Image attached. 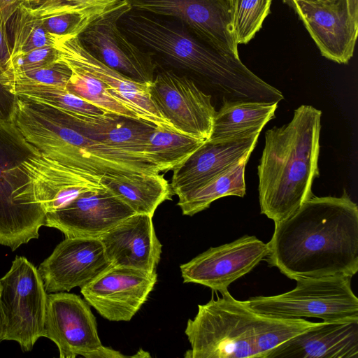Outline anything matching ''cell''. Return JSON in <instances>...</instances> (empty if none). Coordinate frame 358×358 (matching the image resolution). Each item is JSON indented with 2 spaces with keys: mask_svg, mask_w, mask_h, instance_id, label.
<instances>
[{
  "mask_svg": "<svg viewBox=\"0 0 358 358\" xmlns=\"http://www.w3.org/2000/svg\"><path fill=\"white\" fill-rule=\"evenodd\" d=\"M265 260L293 280L352 278L358 271V207L341 196H315L275 222Z\"/></svg>",
  "mask_w": 358,
  "mask_h": 358,
  "instance_id": "obj_1",
  "label": "cell"
},
{
  "mask_svg": "<svg viewBox=\"0 0 358 358\" xmlns=\"http://www.w3.org/2000/svg\"><path fill=\"white\" fill-rule=\"evenodd\" d=\"M120 29L139 48L164 64L183 71L225 101L279 103L280 91L264 81L238 55L223 52L194 36L179 20L131 9L119 20Z\"/></svg>",
  "mask_w": 358,
  "mask_h": 358,
  "instance_id": "obj_2",
  "label": "cell"
},
{
  "mask_svg": "<svg viewBox=\"0 0 358 358\" xmlns=\"http://www.w3.org/2000/svg\"><path fill=\"white\" fill-rule=\"evenodd\" d=\"M322 111L309 105L294 110L290 122L265 133L257 166L261 213L274 223L294 213L313 195L319 177Z\"/></svg>",
  "mask_w": 358,
  "mask_h": 358,
  "instance_id": "obj_3",
  "label": "cell"
},
{
  "mask_svg": "<svg viewBox=\"0 0 358 358\" xmlns=\"http://www.w3.org/2000/svg\"><path fill=\"white\" fill-rule=\"evenodd\" d=\"M198 305L185 333L191 345L185 358H267L278 345L318 322L257 313L229 291Z\"/></svg>",
  "mask_w": 358,
  "mask_h": 358,
  "instance_id": "obj_4",
  "label": "cell"
},
{
  "mask_svg": "<svg viewBox=\"0 0 358 358\" xmlns=\"http://www.w3.org/2000/svg\"><path fill=\"white\" fill-rule=\"evenodd\" d=\"M13 122L41 152L101 183L104 176L157 174L145 156L108 146L81 132L75 115L18 97Z\"/></svg>",
  "mask_w": 358,
  "mask_h": 358,
  "instance_id": "obj_5",
  "label": "cell"
},
{
  "mask_svg": "<svg viewBox=\"0 0 358 358\" xmlns=\"http://www.w3.org/2000/svg\"><path fill=\"white\" fill-rule=\"evenodd\" d=\"M38 150L13 122L0 121V244L13 251L38 238L46 213L23 166Z\"/></svg>",
  "mask_w": 358,
  "mask_h": 358,
  "instance_id": "obj_6",
  "label": "cell"
},
{
  "mask_svg": "<svg viewBox=\"0 0 358 358\" xmlns=\"http://www.w3.org/2000/svg\"><path fill=\"white\" fill-rule=\"evenodd\" d=\"M351 278L328 276L296 280L287 292L247 300L255 312L278 317H317L323 322H358V298Z\"/></svg>",
  "mask_w": 358,
  "mask_h": 358,
  "instance_id": "obj_7",
  "label": "cell"
},
{
  "mask_svg": "<svg viewBox=\"0 0 358 358\" xmlns=\"http://www.w3.org/2000/svg\"><path fill=\"white\" fill-rule=\"evenodd\" d=\"M47 292L38 268L24 257L16 256L0 279L2 340L14 341L30 351L43 336Z\"/></svg>",
  "mask_w": 358,
  "mask_h": 358,
  "instance_id": "obj_8",
  "label": "cell"
},
{
  "mask_svg": "<svg viewBox=\"0 0 358 358\" xmlns=\"http://www.w3.org/2000/svg\"><path fill=\"white\" fill-rule=\"evenodd\" d=\"M43 336L56 344L60 358L126 357L102 345L90 305L72 293L47 295Z\"/></svg>",
  "mask_w": 358,
  "mask_h": 358,
  "instance_id": "obj_9",
  "label": "cell"
},
{
  "mask_svg": "<svg viewBox=\"0 0 358 358\" xmlns=\"http://www.w3.org/2000/svg\"><path fill=\"white\" fill-rule=\"evenodd\" d=\"M131 9L127 0H121L91 22L78 37L92 56L108 67L133 80L150 84L157 63L118 25L121 17Z\"/></svg>",
  "mask_w": 358,
  "mask_h": 358,
  "instance_id": "obj_10",
  "label": "cell"
},
{
  "mask_svg": "<svg viewBox=\"0 0 358 358\" xmlns=\"http://www.w3.org/2000/svg\"><path fill=\"white\" fill-rule=\"evenodd\" d=\"M148 92L152 102L175 130L209 139L216 110L212 96L192 79L164 69L155 73Z\"/></svg>",
  "mask_w": 358,
  "mask_h": 358,
  "instance_id": "obj_11",
  "label": "cell"
},
{
  "mask_svg": "<svg viewBox=\"0 0 358 358\" xmlns=\"http://www.w3.org/2000/svg\"><path fill=\"white\" fill-rule=\"evenodd\" d=\"M131 8L181 22L212 48L238 55L231 24V0H127Z\"/></svg>",
  "mask_w": 358,
  "mask_h": 358,
  "instance_id": "obj_12",
  "label": "cell"
},
{
  "mask_svg": "<svg viewBox=\"0 0 358 358\" xmlns=\"http://www.w3.org/2000/svg\"><path fill=\"white\" fill-rule=\"evenodd\" d=\"M268 245L255 236L242 237L210 248L180 265L184 282L197 283L220 294L265 259Z\"/></svg>",
  "mask_w": 358,
  "mask_h": 358,
  "instance_id": "obj_13",
  "label": "cell"
},
{
  "mask_svg": "<svg viewBox=\"0 0 358 358\" xmlns=\"http://www.w3.org/2000/svg\"><path fill=\"white\" fill-rule=\"evenodd\" d=\"M55 46L60 59L69 66L98 79L113 98L134 111L141 121L154 127L175 130L152 102L149 84L133 80L108 67L92 56L78 36L57 38Z\"/></svg>",
  "mask_w": 358,
  "mask_h": 358,
  "instance_id": "obj_14",
  "label": "cell"
},
{
  "mask_svg": "<svg viewBox=\"0 0 358 358\" xmlns=\"http://www.w3.org/2000/svg\"><path fill=\"white\" fill-rule=\"evenodd\" d=\"M156 272L112 266L80 288L87 303L110 321H129L157 282Z\"/></svg>",
  "mask_w": 358,
  "mask_h": 358,
  "instance_id": "obj_15",
  "label": "cell"
},
{
  "mask_svg": "<svg viewBox=\"0 0 358 358\" xmlns=\"http://www.w3.org/2000/svg\"><path fill=\"white\" fill-rule=\"evenodd\" d=\"M315 41L321 54L338 64L353 57L358 19L351 16L345 0H294L288 2Z\"/></svg>",
  "mask_w": 358,
  "mask_h": 358,
  "instance_id": "obj_16",
  "label": "cell"
},
{
  "mask_svg": "<svg viewBox=\"0 0 358 358\" xmlns=\"http://www.w3.org/2000/svg\"><path fill=\"white\" fill-rule=\"evenodd\" d=\"M136 213L103 185L87 189L62 208L46 213L45 226L66 238H95Z\"/></svg>",
  "mask_w": 358,
  "mask_h": 358,
  "instance_id": "obj_17",
  "label": "cell"
},
{
  "mask_svg": "<svg viewBox=\"0 0 358 358\" xmlns=\"http://www.w3.org/2000/svg\"><path fill=\"white\" fill-rule=\"evenodd\" d=\"M112 267L99 238H66L38 266L47 293L87 285Z\"/></svg>",
  "mask_w": 358,
  "mask_h": 358,
  "instance_id": "obj_18",
  "label": "cell"
},
{
  "mask_svg": "<svg viewBox=\"0 0 358 358\" xmlns=\"http://www.w3.org/2000/svg\"><path fill=\"white\" fill-rule=\"evenodd\" d=\"M264 127H256L238 136L206 140L182 164L173 169L170 184L179 196L205 183L243 159L250 157Z\"/></svg>",
  "mask_w": 358,
  "mask_h": 358,
  "instance_id": "obj_19",
  "label": "cell"
},
{
  "mask_svg": "<svg viewBox=\"0 0 358 358\" xmlns=\"http://www.w3.org/2000/svg\"><path fill=\"white\" fill-rule=\"evenodd\" d=\"M112 266L156 272L162 253L152 217L134 213L98 238Z\"/></svg>",
  "mask_w": 358,
  "mask_h": 358,
  "instance_id": "obj_20",
  "label": "cell"
},
{
  "mask_svg": "<svg viewBox=\"0 0 358 358\" xmlns=\"http://www.w3.org/2000/svg\"><path fill=\"white\" fill-rule=\"evenodd\" d=\"M358 358V322H322L274 348L267 358Z\"/></svg>",
  "mask_w": 358,
  "mask_h": 358,
  "instance_id": "obj_21",
  "label": "cell"
},
{
  "mask_svg": "<svg viewBox=\"0 0 358 358\" xmlns=\"http://www.w3.org/2000/svg\"><path fill=\"white\" fill-rule=\"evenodd\" d=\"M101 183L136 213L152 217L173 195L170 184L159 173L104 176Z\"/></svg>",
  "mask_w": 358,
  "mask_h": 358,
  "instance_id": "obj_22",
  "label": "cell"
},
{
  "mask_svg": "<svg viewBox=\"0 0 358 358\" xmlns=\"http://www.w3.org/2000/svg\"><path fill=\"white\" fill-rule=\"evenodd\" d=\"M278 103L225 101L216 111L209 139L231 138L256 127H264L275 117Z\"/></svg>",
  "mask_w": 358,
  "mask_h": 358,
  "instance_id": "obj_23",
  "label": "cell"
},
{
  "mask_svg": "<svg viewBox=\"0 0 358 358\" xmlns=\"http://www.w3.org/2000/svg\"><path fill=\"white\" fill-rule=\"evenodd\" d=\"M249 158L245 157L201 185L178 196V206L182 214L194 215L224 196L243 197L246 193L245 171Z\"/></svg>",
  "mask_w": 358,
  "mask_h": 358,
  "instance_id": "obj_24",
  "label": "cell"
},
{
  "mask_svg": "<svg viewBox=\"0 0 358 358\" xmlns=\"http://www.w3.org/2000/svg\"><path fill=\"white\" fill-rule=\"evenodd\" d=\"M155 127L136 120L113 115L87 124L82 132L108 146L147 157L145 149Z\"/></svg>",
  "mask_w": 358,
  "mask_h": 358,
  "instance_id": "obj_25",
  "label": "cell"
},
{
  "mask_svg": "<svg viewBox=\"0 0 358 358\" xmlns=\"http://www.w3.org/2000/svg\"><path fill=\"white\" fill-rule=\"evenodd\" d=\"M206 141L167 127H155L148 138L145 155L161 172L167 171L182 164Z\"/></svg>",
  "mask_w": 358,
  "mask_h": 358,
  "instance_id": "obj_26",
  "label": "cell"
},
{
  "mask_svg": "<svg viewBox=\"0 0 358 358\" xmlns=\"http://www.w3.org/2000/svg\"><path fill=\"white\" fill-rule=\"evenodd\" d=\"M3 86L19 98L48 104L74 115L89 117L111 115L69 92L65 86L43 84H7Z\"/></svg>",
  "mask_w": 358,
  "mask_h": 358,
  "instance_id": "obj_27",
  "label": "cell"
},
{
  "mask_svg": "<svg viewBox=\"0 0 358 358\" xmlns=\"http://www.w3.org/2000/svg\"><path fill=\"white\" fill-rule=\"evenodd\" d=\"M9 20L12 22L11 58L39 48L55 45L57 38L46 30L41 18L22 4Z\"/></svg>",
  "mask_w": 358,
  "mask_h": 358,
  "instance_id": "obj_28",
  "label": "cell"
},
{
  "mask_svg": "<svg viewBox=\"0 0 358 358\" xmlns=\"http://www.w3.org/2000/svg\"><path fill=\"white\" fill-rule=\"evenodd\" d=\"M70 69L72 74L65 86L67 91L108 113L143 122L134 111L113 98L98 79L77 69Z\"/></svg>",
  "mask_w": 358,
  "mask_h": 358,
  "instance_id": "obj_29",
  "label": "cell"
},
{
  "mask_svg": "<svg viewBox=\"0 0 358 358\" xmlns=\"http://www.w3.org/2000/svg\"><path fill=\"white\" fill-rule=\"evenodd\" d=\"M110 7L83 6L36 16L41 18L46 30L57 39L71 38L78 36L91 22Z\"/></svg>",
  "mask_w": 358,
  "mask_h": 358,
  "instance_id": "obj_30",
  "label": "cell"
},
{
  "mask_svg": "<svg viewBox=\"0 0 358 358\" xmlns=\"http://www.w3.org/2000/svg\"><path fill=\"white\" fill-rule=\"evenodd\" d=\"M272 0H231V24L237 44H247L260 30Z\"/></svg>",
  "mask_w": 358,
  "mask_h": 358,
  "instance_id": "obj_31",
  "label": "cell"
},
{
  "mask_svg": "<svg viewBox=\"0 0 358 358\" xmlns=\"http://www.w3.org/2000/svg\"><path fill=\"white\" fill-rule=\"evenodd\" d=\"M72 74L70 67L61 59L45 68L18 73L3 71L0 82L7 84H43L66 86Z\"/></svg>",
  "mask_w": 358,
  "mask_h": 358,
  "instance_id": "obj_32",
  "label": "cell"
},
{
  "mask_svg": "<svg viewBox=\"0 0 358 358\" xmlns=\"http://www.w3.org/2000/svg\"><path fill=\"white\" fill-rule=\"evenodd\" d=\"M59 59L55 46H45L12 57L3 71L18 73L36 70L51 66Z\"/></svg>",
  "mask_w": 358,
  "mask_h": 358,
  "instance_id": "obj_33",
  "label": "cell"
},
{
  "mask_svg": "<svg viewBox=\"0 0 358 358\" xmlns=\"http://www.w3.org/2000/svg\"><path fill=\"white\" fill-rule=\"evenodd\" d=\"M121 0H51L24 5L35 15L69 10L75 6H112ZM23 5V4H22Z\"/></svg>",
  "mask_w": 358,
  "mask_h": 358,
  "instance_id": "obj_34",
  "label": "cell"
},
{
  "mask_svg": "<svg viewBox=\"0 0 358 358\" xmlns=\"http://www.w3.org/2000/svg\"><path fill=\"white\" fill-rule=\"evenodd\" d=\"M2 71L0 69V75ZM18 96L8 91L0 82V121L13 122Z\"/></svg>",
  "mask_w": 358,
  "mask_h": 358,
  "instance_id": "obj_35",
  "label": "cell"
},
{
  "mask_svg": "<svg viewBox=\"0 0 358 358\" xmlns=\"http://www.w3.org/2000/svg\"><path fill=\"white\" fill-rule=\"evenodd\" d=\"M11 54L12 46L8 36L7 22L0 9V69L2 72L7 68Z\"/></svg>",
  "mask_w": 358,
  "mask_h": 358,
  "instance_id": "obj_36",
  "label": "cell"
},
{
  "mask_svg": "<svg viewBox=\"0 0 358 358\" xmlns=\"http://www.w3.org/2000/svg\"><path fill=\"white\" fill-rule=\"evenodd\" d=\"M20 4L19 0H0V9L6 22Z\"/></svg>",
  "mask_w": 358,
  "mask_h": 358,
  "instance_id": "obj_37",
  "label": "cell"
},
{
  "mask_svg": "<svg viewBox=\"0 0 358 358\" xmlns=\"http://www.w3.org/2000/svg\"><path fill=\"white\" fill-rule=\"evenodd\" d=\"M345 1L350 15L358 19V0H345Z\"/></svg>",
  "mask_w": 358,
  "mask_h": 358,
  "instance_id": "obj_38",
  "label": "cell"
},
{
  "mask_svg": "<svg viewBox=\"0 0 358 358\" xmlns=\"http://www.w3.org/2000/svg\"><path fill=\"white\" fill-rule=\"evenodd\" d=\"M21 4L30 5L51 0H19Z\"/></svg>",
  "mask_w": 358,
  "mask_h": 358,
  "instance_id": "obj_39",
  "label": "cell"
},
{
  "mask_svg": "<svg viewBox=\"0 0 358 358\" xmlns=\"http://www.w3.org/2000/svg\"><path fill=\"white\" fill-rule=\"evenodd\" d=\"M2 336H3V328H2V324L1 320L0 317V342L2 341Z\"/></svg>",
  "mask_w": 358,
  "mask_h": 358,
  "instance_id": "obj_40",
  "label": "cell"
},
{
  "mask_svg": "<svg viewBox=\"0 0 358 358\" xmlns=\"http://www.w3.org/2000/svg\"><path fill=\"white\" fill-rule=\"evenodd\" d=\"M283 1H284V2L287 3L288 2L291 1H294V0H283Z\"/></svg>",
  "mask_w": 358,
  "mask_h": 358,
  "instance_id": "obj_41",
  "label": "cell"
}]
</instances>
